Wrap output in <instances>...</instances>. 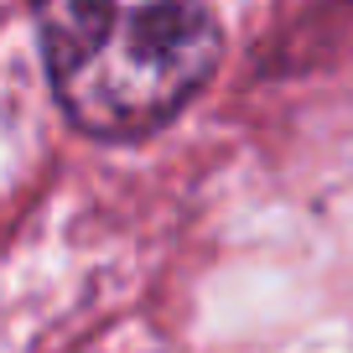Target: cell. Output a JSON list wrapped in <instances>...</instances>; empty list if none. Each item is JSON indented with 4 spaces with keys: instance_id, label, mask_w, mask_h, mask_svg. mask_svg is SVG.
<instances>
[{
    "instance_id": "cell-1",
    "label": "cell",
    "mask_w": 353,
    "mask_h": 353,
    "mask_svg": "<svg viewBox=\"0 0 353 353\" xmlns=\"http://www.w3.org/2000/svg\"><path fill=\"white\" fill-rule=\"evenodd\" d=\"M37 47L68 125L94 141H151L213 83V0H37Z\"/></svg>"
}]
</instances>
